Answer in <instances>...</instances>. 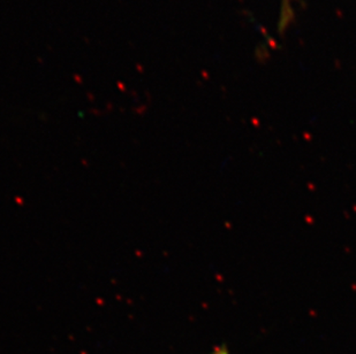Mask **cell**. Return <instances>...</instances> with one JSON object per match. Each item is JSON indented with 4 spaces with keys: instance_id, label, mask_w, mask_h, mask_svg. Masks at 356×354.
<instances>
[{
    "instance_id": "obj_1",
    "label": "cell",
    "mask_w": 356,
    "mask_h": 354,
    "mask_svg": "<svg viewBox=\"0 0 356 354\" xmlns=\"http://www.w3.org/2000/svg\"><path fill=\"white\" fill-rule=\"evenodd\" d=\"M282 3H284V8H282V24H285V22L289 21V17H291L292 13H291V8H289V0H282Z\"/></svg>"
},
{
    "instance_id": "obj_2",
    "label": "cell",
    "mask_w": 356,
    "mask_h": 354,
    "mask_svg": "<svg viewBox=\"0 0 356 354\" xmlns=\"http://www.w3.org/2000/svg\"><path fill=\"white\" fill-rule=\"evenodd\" d=\"M212 354H229V352L225 346H222V348H217Z\"/></svg>"
}]
</instances>
